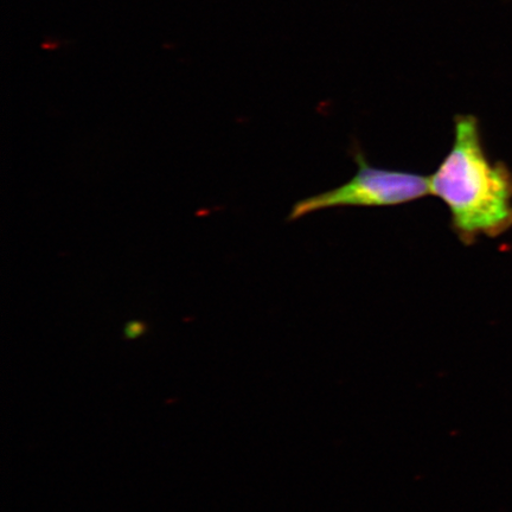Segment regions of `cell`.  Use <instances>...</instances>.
<instances>
[{
  "label": "cell",
  "instance_id": "2",
  "mask_svg": "<svg viewBox=\"0 0 512 512\" xmlns=\"http://www.w3.org/2000/svg\"><path fill=\"white\" fill-rule=\"evenodd\" d=\"M356 175L341 187L320 192L294 204L288 221L326 209L394 207L430 195L428 177L412 172L375 168L360 150L355 151Z\"/></svg>",
  "mask_w": 512,
  "mask_h": 512
},
{
  "label": "cell",
  "instance_id": "3",
  "mask_svg": "<svg viewBox=\"0 0 512 512\" xmlns=\"http://www.w3.org/2000/svg\"><path fill=\"white\" fill-rule=\"evenodd\" d=\"M147 330V326L144 322H140V320H132V322H128L124 329V335L126 339H137L145 335Z\"/></svg>",
  "mask_w": 512,
  "mask_h": 512
},
{
  "label": "cell",
  "instance_id": "1",
  "mask_svg": "<svg viewBox=\"0 0 512 512\" xmlns=\"http://www.w3.org/2000/svg\"><path fill=\"white\" fill-rule=\"evenodd\" d=\"M430 195L443 201L451 228L465 246L480 236L498 238L512 228V171L492 162L475 115L454 118L451 150L428 177Z\"/></svg>",
  "mask_w": 512,
  "mask_h": 512
}]
</instances>
